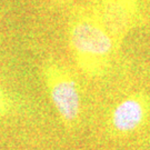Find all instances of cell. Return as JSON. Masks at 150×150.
I'll use <instances>...</instances> for the list:
<instances>
[{"label": "cell", "mask_w": 150, "mask_h": 150, "mask_svg": "<svg viewBox=\"0 0 150 150\" xmlns=\"http://www.w3.org/2000/svg\"><path fill=\"white\" fill-rule=\"evenodd\" d=\"M90 7L98 21L118 47L136 21L134 0H98Z\"/></svg>", "instance_id": "3957f363"}, {"label": "cell", "mask_w": 150, "mask_h": 150, "mask_svg": "<svg viewBox=\"0 0 150 150\" xmlns=\"http://www.w3.org/2000/svg\"><path fill=\"white\" fill-rule=\"evenodd\" d=\"M52 1H54V4L56 6H64V5L70 4V2L74 1V0H52Z\"/></svg>", "instance_id": "8992f818"}, {"label": "cell", "mask_w": 150, "mask_h": 150, "mask_svg": "<svg viewBox=\"0 0 150 150\" xmlns=\"http://www.w3.org/2000/svg\"><path fill=\"white\" fill-rule=\"evenodd\" d=\"M50 100L67 128H74L79 121L81 97L77 80L70 70L54 59H48L41 67Z\"/></svg>", "instance_id": "7a4b0ae2"}, {"label": "cell", "mask_w": 150, "mask_h": 150, "mask_svg": "<svg viewBox=\"0 0 150 150\" xmlns=\"http://www.w3.org/2000/svg\"><path fill=\"white\" fill-rule=\"evenodd\" d=\"M68 40L76 64L87 78H99L107 71L117 46L90 6L78 7L70 13Z\"/></svg>", "instance_id": "6da1fadb"}, {"label": "cell", "mask_w": 150, "mask_h": 150, "mask_svg": "<svg viewBox=\"0 0 150 150\" xmlns=\"http://www.w3.org/2000/svg\"><path fill=\"white\" fill-rule=\"evenodd\" d=\"M17 103L15 98L0 86V117L9 116L16 110Z\"/></svg>", "instance_id": "5b68a950"}, {"label": "cell", "mask_w": 150, "mask_h": 150, "mask_svg": "<svg viewBox=\"0 0 150 150\" xmlns=\"http://www.w3.org/2000/svg\"><path fill=\"white\" fill-rule=\"evenodd\" d=\"M145 116V101L138 97H129L113 108L110 122L116 131L130 132L139 127Z\"/></svg>", "instance_id": "277c9868"}]
</instances>
